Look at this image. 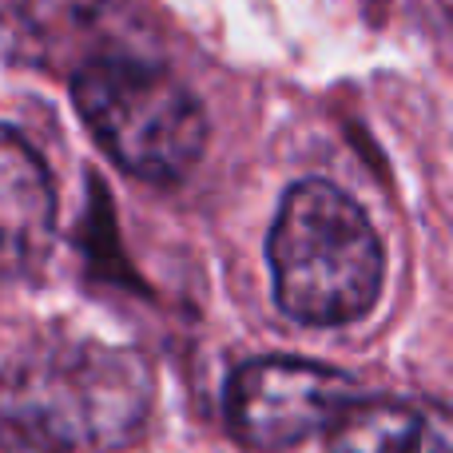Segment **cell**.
<instances>
[{"instance_id": "cell-1", "label": "cell", "mask_w": 453, "mask_h": 453, "mask_svg": "<svg viewBox=\"0 0 453 453\" xmlns=\"http://www.w3.org/2000/svg\"><path fill=\"white\" fill-rule=\"evenodd\" d=\"M151 410V374L140 354L64 346L0 374V430L40 453L116 449Z\"/></svg>"}, {"instance_id": "cell-2", "label": "cell", "mask_w": 453, "mask_h": 453, "mask_svg": "<svg viewBox=\"0 0 453 453\" xmlns=\"http://www.w3.org/2000/svg\"><path fill=\"white\" fill-rule=\"evenodd\" d=\"M274 298L303 326H346L382 295V239L358 203L326 180H303L282 196L271 226Z\"/></svg>"}, {"instance_id": "cell-3", "label": "cell", "mask_w": 453, "mask_h": 453, "mask_svg": "<svg viewBox=\"0 0 453 453\" xmlns=\"http://www.w3.org/2000/svg\"><path fill=\"white\" fill-rule=\"evenodd\" d=\"M72 100L92 140L135 180L175 183L207 148L203 104L159 64L92 60L72 80Z\"/></svg>"}, {"instance_id": "cell-4", "label": "cell", "mask_w": 453, "mask_h": 453, "mask_svg": "<svg viewBox=\"0 0 453 453\" xmlns=\"http://www.w3.org/2000/svg\"><path fill=\"white\" fill-rule=\"evenodd\" d=\"M354 398L358 382L334 366L255 358L242 362L226 382V426L250 449H290L326 430Z\"/></svg>"}, {"instance_id": "cell-5", "label": "cell", "mask_w": 453, "mask_h": 453, "mask_svg": "<svg viewBox=\"0 0 453 453\" xmlns=\"http://www.w3.org/2000/svg\"><path fill=\"white\" fill-rule=\"evenodd\" d=\"M56 242V188L40 151L0 124V279L36 271Z\"/></svg>"}, {"instance_id": "cell-6", "label": "cell", "mask_w": 453, "mask_h": 453, "mask_svg": "<svg viewBox=\"0 0 453 453\" xmlns=\"http://www.w3.org/2000/svg\"><path fill=\"white\" fill-rule=\"evenodd\" d=\"M326 453H449V422L418 402L354 398L326 426Z\"/></svg>"}]
</instances>
